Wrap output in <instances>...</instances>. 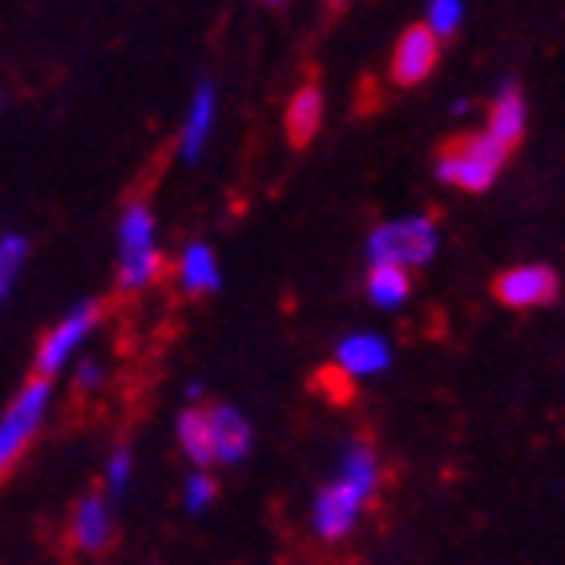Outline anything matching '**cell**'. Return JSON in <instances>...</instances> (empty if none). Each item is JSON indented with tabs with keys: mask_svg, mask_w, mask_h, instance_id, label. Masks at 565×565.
Returning a JSON list of instances; mask_svg holds the SVG:
<instances>
[{
	"mask_svg": "<svg viewBox=\"0 0 565 565\" xmlns=\"http://www.w3.org/2000/svg\"><path fill=\"white\" fill-rule=\"evenodd\" d=\"M380 484H384V460H380L372 440H348L340 448L335 472L319 484L316 501H311V533L323 545L348 542L364 513L376 501Z\"/></svg>",
	"mask_w": 565,
	"mask_h": 565,
	"instance_id": "1",
	"label": "cell"
},
{
	"mask_svg": "<svg viewBox=\"0 0 565 565\" xmlns=\"http://www.w3.org/2000/svg\"><path fill=\"white\" fill-rule=\"evenodd\" d=\"M440 250V226L433 214H401L388 223L372 226V235L364 243L367 267H428Z\"/></svg>",
	"mask_w": 565,
	"mask_h": 565,
	"instance_id": "2",
	"label": "cell"
},
{
	"mask_svg": "<svg viewBox=\"0 0 565 565\" xmlns=\"http://www.w3.org/2000/svg\"><path fill=\"white\" fill-rule=\"evenodd\" d=\"M162 247H158V223L146 202H130L118 226V287L141 291L162 275Z\"/></svg>",
	"mask_w": 565,
	"mask_h": 565,
	"instance_id": "3",
	"label": "cell"
},
{
	"mask_svg": "<svg viewBox=\"0 0 565 565\" xmlns=\"http://www.w3.org/2000/svg\"><path fill=\"white\" fill-rule=\"evenodd\" d=\"M509 162V150L497 146L489 134H469V138H457L452 146L440 150V162H436V178L452 190H465V194H481L501 178Z\"/></svg>",
	"mask_w": 565,
	"mask_h": 565,
	"instance_id": "4",
	"label": "cell"
},
{
	"mask_svg": "<svg viewBox=\"0 0 565 565\" xmlns=\"http://www.w3.org/2000/svg\"><path fill=\"white\" fill-rule=\"evenodd\" d=\"M53 404V380L33 376L17 392V401L0 416V477H9L12 465L24 457V448L33 445V436L41 433V424Z\"/></svg>",
	"mask_w": 565,
	"mask_h": 565,
	"instance_id": "5",
	"label": "cell"
},
{
	"mask_svg": "<svg viewBox=\"0 0 565 565\" xmlns=\"http://www.w3.org/2000/svg\"><path fill=\"white\" fill-rule=\"evenodd\" d=\"M97 319H102V303H97V299L73 303L70 311H65V319H57V323L41 335V343H36V360H33L36 376L41 380L57 376L61 367L73 360V352H82V343L94 335Z\"/></svg>",
	"mask_w": 565,
	"mask_h": 565,
	"instance_id": "6",
	"label": "cell"
},
{
	"mask_svg": "<svg viewBox=\"0 0 565 565\" xmlns=\"http://www.w3.org/2000/svg\"><path fill=\"white\" fill-rule=\"evenodd\" d=\"M493 295L497 303H505L509 311H537V307H550L562 295V279L550 263H518V267L497 275Z\"/></svg>",
	"mask_w": 565,
	"mask_h": 565,
	"instance_id": "7",
	"label": "cell"
},
{
	"mask_svg": "<svg viewBox=\"0 0 565 565\" xmlns=\"http://www.w3.org/2000/svg\"><path fill=\"white\" fill-rule=\"evenodd\" d=\"M440 49H445L440 36L428 33L424 24H408L401 33V41H396V49H392V61H388L392 82L401 85V89L424 85L436 73V65H440Z\"/></svg>",
	"mask_w": 565,
	"mask_h": 565,
	"instance_id": "8",
	"label": "cell"
},
{
	"mask_svg": "<svg viewBox=\"0 0 565 565\" xmlns=\"http://www.w3.org/2000/svg\"><path fill=\"white\" fill-rule=\"evenodd\" d=\"M206 428H211L214 465L235 469V465H243V460L250 457V448H255V428H250V420L238 413V408H231V404H211V408H206Z\"/></svg>",
	"mask_w": 565,
	"mask_h": 565,
	"instance_id": "9",
	"label": "cell"
},
{
	"mask_svg": "<svg viewBox=\"0 0 565 565\" xmlns=\"http://www.w3.org/2000/svg\"><path fill=\"white\" fill-rule=\"evenodd\" d=\"M392 367V343L380 331H352L335 343V372L343 380H372Z\"/></svg>",
	"mask_w": 565,
	"mask_h": 565,
	"instance_id": "10",
	"label": "cell"
},
{
	"mask_svg": "<svg viewBox=\"0 0 565 565\" xmlns=\"http://www.w3.org/2000/svg\"><path fill=\"white\" fill-rule=\"evenodd\" d=\"M70 542L82 554H106L109 545H114V501L106 493H85L73 505Z\"/></svg>",
	"mask_w": 565,
	"mask_h": 565,
	"instance_id": "11",
	"label": "cell"
},
{
	"mask_svg": "<svg viewBox=\"0 0 565 565\" xmlns=\"http://www.w3.org/2000/svg\"><path fill=\"white\" fill-rule=\"evenodd\" d=\"M530 130V106H525V94L518 89V82H505L497 89L493 106L484 114V134L497 141V146H505L513 153L521 138Z\"/></svg>",
	"mask_w": 565,
	"mask_h": 565,
	"instance_id": "12",
	"label": "cell"
},
{
	"mask_svg": "<svg viewBox=\"0 0 565 565\" xmlns=\"http://www.w3.org/2000/svg\"><path fill=\"white\" fill-rule=\"evenodd\" d=\"M214 121H218V94H214L211 82H202L190 97V109H186V121H182V138H178V153H182V162H199L202 150H206V141L214 134Z\"/></svg>",
	"mask_w": 565,
	"mask_h": 565,
	"instance_id": "13",
	"label": "cell"
},
{
	"mask_svg": "<svg viewBox=\"0 0 565 565\" xmlns=\"http://www.w3.org/2000/svg\"><path fill=\"white\" fill-rule=\"evenodd\" d=\"M282 126H287V138L291 146H307L316 138L319 126H323V89L319 85H299L287 102V114H282Z\"/></svg>",
	"mask_w": 565,
	"mask_h": 565,
	"instance_id": "14",
	"label": "cell"
},
{
	"mask_svg": "<svg viewBox=\"0 0 565 565\" xmlns=\"http://www.w3.org/2000/svg\"><path fill=\"white\" fill-rule=\"evenodd\" d=\"M178 282H182V291H190V295L218 291V287H223L218 255H214L206 243H190V247L178 255Z\"/></svg>",
	"mask_w": 565,
	"mask_h": 565,
	"instance_id": "15",
	"label": "cell"
},
{
	"mask_svg": "<svg viewBox=\"0 0 565 565\" xmlns=\"http://www.w3.org/2000/svg\"><path fill=\"white\" fill-rule=\"evenodd\" d=\"M364 291L367 303L380 307V311H401L413 299V271H404V267H367Z\"/></svg>",
	"mask_w": 565,
	"mask_h": 565,
	"instance_id": "16",
	"label": "cell"
},
{
	"mask_svg": "<svg viewBox=\"0 0 565 565\" xmlns=\"http://www.w3.org/2000/svg\"><path fill=\"white\" fill-rule=\"evenodd\" d=\"M174 433H178V448H182V457H186L194 469H211L214 457H211V428H206V408H199V404L182 408V416H178V424H174Z\"/></svg>",
	"mask_w": 565,
	"mask_h": 565,
	"instance_id": "17",
	"label": "cell"
},
{
	"mask_svg": "<svg viewBox=\"0 0 565 565\" xmlns=\"http://www.w3.org/2000/svg\"><path fill=\"white\" fill-rule=\"evenodd\" d=\"M24 259H29V238L9 231V235H0V303L9 299L12 282L21 275Z\"/></svg>",
	"mask_w": 565,
	"mask_h": 565,
	"instance_id": "18",
	"label": "cell"
},
{
	"mask_svg": "<svg viewBox=\"0 0 565 565\" xmlns=\"http://www.w3.org/2000/svg\"><path fill=\"white\" fill-rule=\"evenodd\" d=\"M424 29L436 33L440 41L460 33V24H465V0H428V9H424Z\"/></svg>",
	"mask_w": 565,
	"mask_h": 565,
	"instance_id": "19",
	"label": "cell"
},
{
	"mask_svg": "<svg viewBox=\"0 0 565 565\" xmlns=\"http://www.w3.org/2000/svg\"><path fill=\"white\" fill-rule=\"evenodd\" d=\"M218 501V481L211 477V469H194L186 477V484H182V505H186V513H206V509Z\"/></svg>",
	"mask_w": 565,
	"mask_h": 565,
	"instance_id": "20",
	"label": "cell"
},
{
	"mask_svg": "<svg viewBox=\"0 0 565 565\" xmlns=\"http://www.w3.org/2000/svg\"><path fill=\"white\" fill-rule=\"evenodd\" d=\"M130 477H134V452L126 445H118L106 457V497H109V501L126 497V489H130Z\"/></svg>",
	"mask_w": 565,
	"mask_h": 565,
	"instance_id": "21",
	"label": "cell"
},
{
	"mask_svg": "<svg viewBox=\"0 0 565 565\" xmlns=\"http://www.w3.org/2000/svg\"><path fill=\"white\" fill-rule=\"evenodd\" d=\"M102 376H106V367L97 364V360H82V364L73 367V384L82 392H94L102 384Z\"/></svg>",
	"mask_w": 565,
	"mask_h": 565,
	"instance_id": "22",
	"label": "cell"
},
{
	"mask_svg": "<svg viewBox=\"0 0 565 565\" xmlns=\"http://www.w3.org/2000/svg\"><path fill=\"white\" fill-rule=\"evenodd\" d=\"M469 102H452V118H465V114H469Z\"/></svg>",
	"mask_w": 565,
	"mask_h": 565,
	"instance_id": "23",
	"label": "cell"
},
{
	"mask_svg": "<svg viewBox=\"0 0 565 565\" xmlns=\"http://www.w3.org/2000/svg\"><path fill=\"white\" fill-rule=\"evenodd\" d=\"M267 4H282V0H267Z\"/></svg>",
	"mask_w": 565,
	"mask_h": 565,
	"instance_id": "24",
	"label": "cell"
},
{
	"mask_svg": "<svg viewBox=\"0 0 565 565\" xmlns=\"http://www.w3.org/2000/svg\"><path fill=\"white\" fill-rule=\"evenodd\" d=\"M328 4H343V0H328Z\"/></svg>",
	"mask_w": 565,
	"mask_h": 565,
	"instance_id": "25",
	"label": "cell"
}]
</instances>
